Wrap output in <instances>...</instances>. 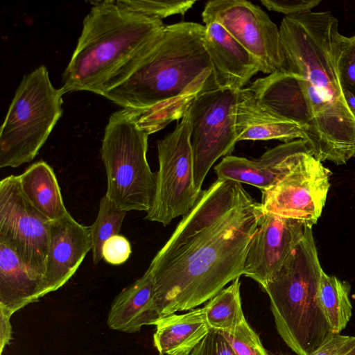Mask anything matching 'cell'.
<instances>
[{"label": "cell", "instance_id": "13", "mask_svg": "<svg viewBox=\"0 0 355 355\" xmlns=\"http://www.w3.org/2000/svg\"><path fill=\"white\" fill-rule=\"evenodd\" d=\"M306 225L264 212L250 243L243 275L254 279L263 289L302 239Z\"/></svg>", "mask_w": 355, "mask_h": 355}, {"label": "cell", "instance_id": "4", "mask_svg": "<svg viewBox=\"0 0 355 355\" xmlns=\"http://www.w3.org/2000/svg\"><path fill=\"white\" fill-rule=\"evenodd\" d=\"M165 26L162 19L133 12L116 1L94 2L62 73L61 89L64 94L87 91L102 96Z\"/></svg>", "mask_w": 355, "mask_h": 355}, {"label": "cell", "instance_id": "11", "mask_svg": "<svg viewBox=\"0 0 355 355\" xmlns=\"http://www.w3.org/2000/svg\"><path fill=\"white\" fill-rule=\"evenodd\" d=\"M202 18L205 24L222 25L257 60L261 72L268 75L284 68L279 28L260 7L245 0L209 1Z\"/></svg>", "mask_w": 355, "mask_h": 355}, {"label": "cell", "instance_id": "16", "mask_svg": "<svg viewBox=\"0 0 355 355\" xmlns=\"http://www.w3.org/2000/svg\"><path fill=\"white\" fill-rule=\"evenodd\" d=\"M92 248L90 226L79 223L69 213L51 222L46 272L49 293L68 282Z\"/></svg>", "mask_w": 355, "mask_h": 355}, {"label": "cell", "instance_id": "1", "mask_svg": "<svg viewBox=\"0 0 355 355\" xmlns=\"http://www.w3.org/2000/svg\"><path fill=\"white\" fill-rule=\"evenodd\" d=\"M205 33L196 22L166 25L102 96L134 112L149 135L182 118L199 94L217 87Z\"/></svg>", "mask_w": 355, "mask_h": 355}, {"label": "cell", "instance_id": "2", "mask_svg": "<svg viewBox=\"0 0 355 355\" xmlns=\"http://www.w3.org/2000/svg\"><path fill=\"white\" fill-rule=\"evenodd\" d=\"M284 69L299 75L313 116L306 140L321 162L337 165L355 157V118L340 83L345 35L329 11L285 16L279 26Z\"/></svg>", "mask_w": 355, "mask_h": 355}, {"label": "cell", "instance_id": "22", "mask_svg": "<svg viewBox=\"0 0 355 355\" xmlns=\"http://www.w3.org/2000/svg\"><path fill=\"white\" fill-rule=\"evenodd\" d=\"M155 325L153 342L159 355H189L209 331L204 307L162 317Z\"/></svg>", "mask_w": 355, "mask_h": 355}, {"label": "cell", "instance_id": "9", "mask_svg": "<svg viewBox=\"0 0 355 355\" xmlns=\"http://www.w3.org/2000/svg\"><path fill=\"white\" fill-rule=\"evenodd\" d=\"M238 92L218 87L208 89L189 105L194 182L200 192L211 166L220 157L230 155L237 142Z\"/></svg>", "mask_w": 355, "mask_h": 355}, {"label": "cell", "instance_id": "33", "mask_svg": "<svg viewBox=\"0 0 355 355\" xmlns=\"http://www.w3.org/2000/svg\"><path fill=\"white\" fill-rule=\"evenodd\" d=\"M355 346V336L333 333L309 355H343Z\"/></svg>", "mask_w": 355, "mask_h": 355}, {"label": "cell", "instance_id": "20", "mask_svg": "<svg viewBox=\"0 0 355 355\" xmlns=\"http://www.w3.org/2000/svg\"><path fill=\"white\" fill-rule=\"evenodd\" d=\"M155 283L148 271L124 288L114 300L107 317L111 329L136 333L162 317L155 299Z\"/></svg>", "mask_w": 355, "mask_h": 355}, {"label": "cell", "instance_id": "30", "mask_svg": "<svg viewBox=\"0 0 355 355\" xmlns=\"http://www.w3.org/2000/svg\"><path fill=\"white\" fill-rule=\"evenodd\" d=\"M189 355H235L223 335L209 329L208 334Z\"/></svg>", "mask_w": 355, "mask_h": 355}, {"label": "cell", "instance_id": "8", "mask_svg": "<svg viewBox=\"0 0 355 355\" xmlns=\"http://www.w3.org/2000/svg\"><path fill=\"white\" fill-rule=\"evenodd\" d=\"M157 146L156 191L145 218L166 226L174 218L184 216L200 193L194 182L189 107L175 130L159 140Z\"/></svg>", "mask_w": 355, "mask_h": 355}, {"label": "cell", "instance_id": "36", "mask_svg": "<svg viewBox=\"0 0 355 355\" xmlns=\"http://www.w3.org/2000/svg\"><path fill=\"white\" fill-rule=\"evenodd\" d=\"M343 355H355V346H354L351 349H349Z\"/></svg>", "mask_w": 355, "mask_h": 355}, {"label": "cell", "instance_id": "7", "mask_svg": "<svg viewBox=\"0 0 355 355\" xmlns=\"http://www.w3.org/2000/svg\"><path fill=\"white\" fill-rule=\"evenodd\" d=\"M64 92L41 65L22 78L0 131V168L31 162L62 114Z\"/></svg>", "mask_w": 355, "mask_h": 355}, {"label": "cell", "instance_id": "32", "mask_svg": "<svg viewBox=\"0 0 355 355\" xmlns=\"http://www.w3.org/2000/svg\"><path fill=\"white\" fill-rule=\"evenodd\" d=\"M261 3L269 10L286 16L298 15L312 11L320 0H261Z\"/></svg>", "mask_w": 355, "mask_h": 355}, {"label": "cell", "instance_id": "14", "mask_svg": "<svg viewBox=\"0 0 355 355\" xmlns=\"http://www.w3.org/2000/svg\"><path fill=\"white\" fill-rule=\"evenodd\" d=\"M252 199L241 183L217 178L208 189L200 192L193 207L183 216L150 263L157 264L170 258L196 235L230 210Z\"/></svg>", "mask_w": 355, "mask_h": 355}, {"label": "cell", "instance_id": "23", "mask_svg": "<svg viewBox=\"0 0 355 355\" xmlns=\"http://www.w3.org/2000/svg\"><path fill=\"white\" fill-rule=\"evenodd\" d=\"M20 188L31 204L51 221L69 214L56 175L44 161L29 166L18 175Z\"/></svg>", "mask_w": 355, "mask_h": 355}, {"label": "cell", "instance_id": "5", "mask_svg": "<svg viewBox=\"0 0 355 355\" xmlns=\"http://www.w3.org/2000/svg\"><path fill=\"white\" fill-rule=\"evenodd\" d=\"M323 270L312 232L304 235L263 290L278 334L297 355H309L334 332L319 302Z\"/></svg>", "mask_w": 355, "mask_h": 355}, {"label": "cell", "instance_id": "35", "mask_svg": "<svg viewBox=\"0 0 355 355\" xmlns=\"http://www.w3.org/2000/svg\"><path fill=\"white\" fill-rule=\"evenodd\" d=\"M343 94L347 105L355 118V96L349 91L343 89Z\"/></svg>", "mask_w": 355, "mask_h": 355}, {"label": "cell", "instance_id": "12", "mask_svg": "<svg viewBox=\"0 0 355 355\" xmlns=\"http://www.w3.org/2000/svg\"><path fill=\"white\" fill-rule=\"evenodd\" d=\"M330 175L321 161L309 155L284 179L261 191L263 211L313 226L324 207Z\"/></svg>", "mask_w": 355, "mask_h": 355}, {"label": "cell", "instance_id": "25", "mask_svg": "<svg viewBox=\"0 0 355 355\" xmlns=\"http://www.w3.org/2000/svg\"><path fill=\"white\" fill-rule=\"evenodd\" d=\"M240 286L238 277L204 306L209 329L231 331L245 320L241 306Z\"/></svg>", "mask_w": 355, "mask_h": 355}, {"label": "cell", "instance_id": "19", "mask_svg": "<svg viewBox=\"0 0 355 355\" xmlns=\"http://www.w3.org/2000/svg\"><path fill=\"white\" fill-rule=\"evenodd\" d=\"M235 129L237 141L305 139L304 129L274 114L254 97L249 87L238 92Z\"/></svg>", "mask_w": 355, "mask_h": 355}, {"label": "cell", "instance_id": "21", "mask_svg": "<svg viewBox=\"0 0 355 355\" xmlns=\"http://www.w3.org/2000/svg\"><path fill=\"white\" fill-rule=\"evenodd\" d=\"M49 293L46 279L32 272L12 248L0 241V308L12 315Z\"/></svg>", "mask_w": 355, "mask_h": 355}, {"label": "cell", "instance_id": "3", "mask_svg": "<svg viewBox=\"0 0 355 355\" xmlns=\"http://www.w3.org/2000/svg\"><path fill=\"white\" fill-rule=\"evenodd\" d=\"M264 211L254 199L230 210L166 260L150 263L161 317L192 310L243 275Z\"/></svg>", "mask_w": 355, "mask_h": 355}, {"label": "cell", "instance_id": "10", "mask_svg": "<svg viewBox=\"0 0 355 355\" xmlns=\"http://www.w3.org/2000/svg\"><path fill=\"white\" fill-rule=\"evenodd\" d=\"M51 222L25 197L18 175L0 181V241L12 248L32 272L45 279Z\"/></svg>", "mask_w": 355, "mask_h": 355}, {"label": "cell", "instance_id": "24", "mask_svg": "<svg viewBox=\"0 0 355 355\" xmlns=\"http://www.w3.org/2000/svg\"><path fill=\"white\" fill-rule=\"evenodd\" d=\"M351 286L334 275L322 272L318 297L323 313L334 333H340L352 315Z\"/></svg>", "mask_w": 355, "mask_h": 355}, {"label": "cell", "instance_id": "6", "mask_svg": "<svg viewBox=\"0 0 355 355\" xmlns=\"http://www.w3.org/2000/svg\"><path fill=\"white\" fill-rule=\"evenodd\" d=\"M150 135L134 112L122 108L111 114L100 150L107 176L105 195L120 209H150L156 191V173L147 161Z\"/></svg>", "mask_w": 355, "mask_h": 355}, {"label": "cell", "instance_id": "37", "mask_svg": "<svg viewBox=\"0 0 355 355\" xmlns=\"http://www.w3.org/2000/svg\"><path fill=\"white\" fill-rule=\"evenodd\" d=\"M269 355H291L288 354H269Z\"/></svg>", "mask_w": 355, "mask_h": 355}, {"label": "cell", "instance_id": "28", "mask_svg": "<svg viewBox=\"0 0 355 355\" xmlns=\"http://www.w3.org/2000/svg\"><path fill=\"white\" fill-rule=\"evenodd\" d=\"M219 331L227 340L235 355H269L246 320L231 331Z\"/></svg>", "mask_w": 355, "mask_h": 355}, {"label": "cell", "instance_id": "27", "mask_svg": "<svg viewBox=\"0 0 355 355\" xmlns=\"http://www.w3.org/2000/svg\"><path fill=\"white\" fill-rule=\"evenodd\" d=\"M116 2L137 13L162 20L173 15H184L196 1L116 0Z\"/></svg>", "mask_w": 355, "mask_h": 355}, {"label": "cell", "instance_id": "34", "mask_svg": "<svg viewBox=\"0 0 355 355\" xmlns=\"http://www.w3.org/2000/svg\"><path fill=\"white\" fill-rule=\"evenodd\" d=\"M12 315L0 308V354L4 347L9 344L12 339V327L10 319Z\"/></svg>", "mask_w": 355, "mask_h": 355}, {"label": "cell", "instance_id": "31", "mask_svg": "<svg viewBox=\"0 0 355 355\" xmlns=\"http://www.w3.org/2000/svg\"><path fill=\"white\" fill-rule=\"evenodd\" d=\"M132 252L129 241L116 234L107 239L102 248V257L108 263L117 266L125 263Z\"/></svg>", "mask_w": 355, "mask_h": 355}, {"label": "cell", "instance_id": "17", "mask_svg": "<svg viewBox=\"0 0 355 355\" xmlns=\"http://www.w3.org/2000/svg\"><path fill=\"white\" fill-rule=\"evenodd\" d=\"M204 45L218 88L239 90L261 67L257 60L216 21L205 24Z\"/></svg>", "mask_w": 355, "mask_h": 355}, {"label": "cell", "instance_id": "26", "mask_svg": "<svg viewBox=\"0 0 355 355\" xmlns=\"http://www.w3.org/2000/svg\"><path fill=\"white\" fill-rule=\"evenodd\" d=\"M126 213L118 208L105 194L101 199L97 217L90 226L94 264H98L103 259L102 248L104 243L110 237L119 234Z\"/></svg>", "mask_w": 355, "mask_h": 355}, {"label": "cell", "instance_id": "18", "mask_svg": "<svg viewBox=\"0 0 355 355\" xmlns=\"http://www.w3.org/2000/svg\"><path fill=\"white\" fill-rule=\"evenodd\" d=\"M248 87L261 105L277 116L301 126L306 136L313 116L299 75L282 68L257 79Z\"/></svg>", "mask_w": 355, "mask_h": 355}, {"label": "cell", "instance_id": "29", "mask_svg": "<svg viewBox=\"0 0 355 355\" xmlns=\"http://www.w3.org/2000/svg\"><path fill=\"white\" fill-rule=\"evenodd\" d=\"M338 69L343 89L355 96V35L344 37Z\"/></svg>", "mask_w": 355, "mask_h": 355}, {"label": "cell", "instance_id": "15", "mask_svg": "<svg viewBox=\"0 0 355 355\" xmlns=\"http://www.w3.org/2000/svg\"><path fill=\"white\" fill-rule=\"evenodd\" d=\"M310 154L308 142L296 139L266 150L259 158L249 159L227 155L214 167L218 179L250 184L267 190L284 179Z\"/></svg>", "mask_w": 355, "mask_h": 355}]
</instances>
